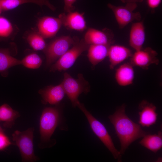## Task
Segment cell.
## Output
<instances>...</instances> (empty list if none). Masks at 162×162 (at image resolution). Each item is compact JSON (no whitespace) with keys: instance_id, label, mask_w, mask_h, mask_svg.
Wrapping results in <instances>:
<instances>
[{"instance_id":"1","label":"cell","mask_w":162,"mask_h":162,"mask_svg":"<svg viewBox=\"0 0 162 162\" xmlns=\"http://www.w3.org/2000/svg\"><path fill=\"white\" fill-rule=\"evenodd\" d=\"M126 106L123 104L113 114L108 117L119 139L121 145L119 152L121 155L124 153L132 142L149 133L143 130L140 125L128 116L125 112Z\"/></svg>"},{"instance_id":"2","label":"cell","mask_w":162,"mask_h":162,"mask_svg":"<svg viewBox=\"0 0 162 162\" xmlns=\"http://www.w3.org/2000/svg\"><path fill=\"white\" fill-rule=\"evenodd\" d=\"M62 119V111L58 107H46L43 110L39 123L42 148L50 147L55 144V142L51 140V137Z\"/></svg>"},{"instance_id":"3","label":"cell","mask_w":162,"mask_h":162,"mask_svg":"<svg viewBox=\"0 0 162 162\" xmlns=\"http://www.w3.org/2000/svg\"><path fill=\"white\" fill-rule=\"evenodd\" d=\"M77 106L84 114L94 134L111 153L114 158L118 162H121L122 155L116 148L111 136L104 124L94 117L86 109L84 104L79 101Z\"/></svg>"},{"instance_id":"4","label":"cell","mask_w":162,"mask_h":162,"mask_svg":"<svg viewBox=\"0 0 162 162\" xmlns=\"http://www.w3.org/2000/svg\"><path fill=\"white\" fill-rule=\"evenodd\" d=\"M61 83L74 107L77 106L80 95L82 93L87 94L90 91V86L88 82L81 74H79L77 78L75 79L68 73L65 72Z\"/></svg>"},{"instance_id":"5","label":"cell","mask_w":162,"mask_h":162,"mask_svg":"<svg viewBox=\"0 0 162 162\" xmlns=\"http://www.w3.org/2000/svg\"><path fill=\"white\" fill-rule=\"evenodd\" d=\"M33 128L21 131L16 130L12 135V140L18 147L21 154L22 162H33L38 158L34 153Z\"/></svg>"},{"instance_id":"6","label":"cell","mask_w":162,"mask_h":162,"mask_svg":"<svg viewBox=\"0 0 162 162\" xmlns=\"http://www.w3.org/2000/svg\"><path fill=\"white\" fill-rule=\"evenodd\" d=\"M77 37L70 35L59 37L46 45L43 51L46 58V65L53 63L64 54L70 47L79 40Z\"/></svg>"},{"instance_id":"7","label":"cell","mask_w":162,"mask_h":162,"mask_svg":"<svg viewBox=\"0 0 162 162\" xmlns=\"http://www.w3.org/2000/svg\"><path fill=\"white\" fill-rule=\"evenodd\" d=\"M89 46L84 39L79 40L51 66L50 71L55 72L68 70L72 66L83 52L88 50Z\"/></svg>"},{"instance_id":"8","label":"cell","mask_w":162,"mask_h":162,"mask_svg":"<svg viewBox=\"0 0 162 162\" xmlns=\"http://www.w3.org/2000/svg\"><path fill=\"white\" fill-rule=\"evenodd\" d=\"M107 6L113 13L120 29L123 28L134 20L139 21L141 19L140 14L134 12L137 7L136 3H127L124 6H116L109 3Z\"/></svg>"},{"instance_id":"9","label":"cell","mask_w":162,"mask_h":162,"mask_svg":"<svg viewBox=\"0 0 162 162\" xmlns=\"http://www.w3.org/2000/svg\"><path fill=\"white\" fill-rule=\"evenodd\" d=\"M156 51L150 47L136 51L130 58V63L133 66H137L147 70L152 64L158 65L159 60L157 57Z\"/></svg>"},{"instance_id":"10","label":"cell","mask_w":162,"mask_h":162,"mask_svg":"<svg viewBox=\"0 0 162 162\" xmlns=\"http://www.w3.org/2000/svg\"><path fill=\"white\" fill-rule=\"evenodd\" d=\"M114 35L111 30L105 28L102 30L89 28L84 39L89 45L91 44L111 45L114 43Z\"/></svg>"},{"instance_id":"11","label":"cell","mask_w":162,"mask_h":162,"mask_svg":"<svg viewBox=\"0 0 162 162\" xmlns=\"http://www.w3.org/2000/svg\"><path fill=\"white\" fill-rule=\"evenodd\" d=\"M62 25V23L58 18L44 16L38 21V33L44 39L51 38L56 35Z\"/></svg>"},{"instance_id":"12","label":"cell","mask_w":162,"mask_h":162,"mask_svg":"<svg viewBox=\"0 0 162 162\" xmlns=\"http://www.w3.org/2000/svg\"><path fill=\"white\" fill-rule=\"evenodd\" d=\"M84 13L78 12H71L62 13L59 14L58 18L62 25L67 29L78 31H82L87 28L86 22L84 19Z\"/></svg>"},{"instance_id":"13","label":"cell","mask_w":162,"mask_h":162,"mask_svg":"<svg viewBox=\"0 0 162 162\" xmlns=\"http://www.w3.org/2000/svg\"><path fill=\"white\" fill-rule=\"evenodd\" d=\"M140 111L139 124L143 127H149L155 124L157 120L158 114L156 107L153 104L146 100H142L138 106Z\"/></svg>"},{"instance_id":"14","label":"cell","mask_w":162,"mask_h":162,"mask_svg":"<svg viewBox=\"0 0 162 162\" xmlns=\"http://www.w3.org/2000/svg\"><path fill=\"white\" fill-rule=\"evenodd\" d=\"M43 104L58 105L64 97L65 94L61 83L56 86H50L40 89Z\"/></svg>"},{"instance_id":"15","label":"cell","mask_w":162,"mask_h":162,"mask_svg":"<svg viewBox=\"0 0 162 162\" xmlns=\"http://www.w3.org/2000/svg\"><path fill=\"white\" fill-rule=\"evenodd\" d=\"M132 54L131 50L126 47L118 45H111L108 56L110 69H113L116 66L130 57Z\"/></svg>"},{"instance_id":"16","label":"cell","mask_w":162,"mask_h":162,"mask_svg":"<svg viewBox=\"0 0 162 162\" xmlns=\"http://www.w3.org/2000/svg\"><path fill=\"white\" fill-rule=\"evenodd\" d=\"M145 39V27L142 21H138L131 25L129 34V44L135 51L142 49Z\"/></svg>"},{"instance_id":"17","label":"cell","mask_w":162,"mask_h":162,"mask_svg":"<svg viewBox=\"0 0 162 162\" xmlns=\"http://www.w3.org/2000/svg\"><path fill=\"white\" fill-rule=\"evenodd\" d=\"M133 67L130 63H125L116 70L115 78L119 86H126L132 84L134 77Z\"/></svg>"},{"instance_id":"18","label":"cell","mask_w":162,"mask_h":162,"mask_svg":"<svg viewBox=\"0 0 162 162\" xmlns=\"http://www.w3.org/2000/svg\"><path fill=\"white\" fill-rule=\"evenodd\" d=\"M110 46L106 45H89L88 50L87 57L93 67L108 56Z\"/></svg>"},{"instance_id":"19","label":"cell","mask_w":162,"mask_h":162,"mask_svg":"<svg viewBox=\"0 0 162 162\" xmlns=\"http://www.w3.org/2000/svg\"><path fill=\"white\" fill-rule=\"evenodd\" d=\"M0 2L2 10H12L22 4L29 3L36 4L41 7L46 5L53 11L56 9L49 0H0Z\"/></svg>"},{"instance_id":"20","label":"cell","mask_w":162,"mask_h":162,"mask_svg":"<svg viewBox=\"0 0 162 162\" xmlns=\"http://www.w3.org/2000/svg\"><path fill=\"white\" fill-rule=\"evenodd\" d=\"M19 64L21 60L12 56L8 49L0 48V73L2 76L7 75L10 68Z\"/></svg>"},{"instance_id":"21","label":"cell","mask_w":162,"mask_h":162,"mask_svg":"<svg viewBox=\"0 0 162 162\" xmlns=\"http://www.w3.org/2000/svg\"><path fill=\"white\" fill-rule=\"evenodd\" d=\"M139 143L142 146L154 153L162 147V133L159 131L157 134H146Z\"/></svg>"},{"instance_id":"22","label":"cell","mask_w":162,"mask_h":162,"mask_svg":"<svg viewBox=\"0 0 162 162\" xmlns=\"http://www.w3.org/2000/svg\"><path fill=\"white\" fill-rule=\"evenodd\" d=\"M20 116L18 112L8 104H4L0 106V122H4L3 124L5 128H11L16 119Z\"/></svg>"},{"instance_id":"23","label":"cell","mask_w":162,"mask_h":162,"mask_svg":"<svg viewBox=\"0 0 162 162\" xmlns=\"http://www.w3.org/2000/svg\"><path fill=\"white\" fill-rule=\"evenodd\" d=\"M21 64L27 68L36 69L39 68L42 63L40 57L35 53L30 54L21 60Z\"/></svg>"},{"instance_id":"24","label":"cell","mask_w":162,"mask_h":162,"mask_svg":"<svg viewBox=\"0 0 162 162\" xmlns=\"http://www.w3.org/2000/svg\"><path fill=\"white\" fill-rule=\"evenodd\" d=\"M44 38L38 33L29 34L27 38V41L30 46L34 50H44L46 45Z\"/></svg>"},{"instance_id":"25","label":"cell","mask_w":162,"mask_h":162,"mask_svg":"<svg viewBox=\"0 0 162 162\" xmlns=\"http://www.w3.org/2000/svg\"><path fill=\"white\" fill-rule=\"evenodd\" d=\"M11 23L6 18L0 16V37H7L13 31Z\"/></svg>"},{"instance_id":"26","label":"cell","mask_w":162,"mask_h":162,"mask_svg":"<svg viewBox=\"0 0 162 162\" xmlns=\"http://www.w3.org/2000/svg\"><path fill=\"white\" fill-rule=\"evenodd\" d=\"M12 144L4 131H0V151L4 150Z\"/></svg>"},{"instance_id":"27","label":"cell","mask_w":162,"mask_h":162,"mask_svg":"<svg viewBox=\"0 0 162 162\" xmlns=\"http://www.w3.org/2000/svg\"><path fill=\"white\" fill-rule=\"evenodd\" d=\"M76 0H64V10L67 13L72 12L74 9L73 4Z\"/></svg>"},{"instance_id":"28","label":"cell","mask_w":162,"mask_h":162,"mask_svg":"<svg viewBox=\"0 0 162 162\" xmlns=\"http://www.w3.org/2000/svg\"><path fill=\"white\" fill-rule=\"evenodd\" d=\"M161 2V0H147L148 6L150 8L153 9L158 7Z\"/></svg>"},{"instance_id":"29","label":"cell","mask_w":162,"mask_h":162,"mask_svg":"<svg viewBox=\"0 0 162 162\" xmlns=\"http://www.w3.org/2000/svg\"><path fill=\"white\" fill-rule=\"evenodd\" d=\"M122 2L124 3L134 2L136 3L141 2L143 0H121Z\"/></svg>"},{"instance_id":"30","label":"cell","mask_w":162,"mask_h":162,"mask_svg":"<svg viewBox=\"0 0 162 162\" xmlns=\"http://www.w3.org/2000/svg\"><path fill=\"white\" fill-rule=\"evenodd\" d=\"M2 7L1 5L0 2V14L2 12Z\"/></svg>"},{"instance_id":"31","label":"cell","mask_w":162,"mask_h":162,"mask_svg":"<svg viewBox=\"0 0 162 162\" xmlns=\"http://www.w3.org/2000/svg\"><path fill=\"white\" fill-rule=\"evenodd\" d=\"M3 131L2 128H1V126H0V131Z\"/></svg>"}]
</instances>
